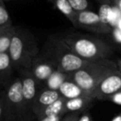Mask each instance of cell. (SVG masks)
I'll use <instances>...</instances> for the list:
<instances>
[{
	"mask_svg": "<svg viewBox=\"0 0 121 121\" xmlns=\"http://www.w3.org/2000/svg\"><path fill=\"white\" fill-rule=\"evenodd\" d=\"M68 47L85 61L110 59L113 55L112 47L96 36L81 33H69L62 37Z\"/></svg>",
	"mask_w": 121,
	"mask_h": 121,
	"instance_id": "obj_1",
	"label": "cell"
},
{
	"mask_svg": "<svg viewBox=\"0 0 121 121\" xmlns=\"http://www.w3.org/2000/svg\"><path fill=\"white\" fill-rule=\"evenodd\" d=\"M14 69L30 70L32 61L40 54L38 42L30 31L16 27L8 50Z\"/></svg>",
	"mask_w": 121,
	"mask_h": 121,
	"instance_id": "obj_2",
	"label": "cell"
},
{
	"mask_svg": "<svg viewBox=\"0 0 121 121\" xmlns=\"http://www.w3.org/2000/svg\"><path fill=\"white\" fill-rule=\"evenodd\" d=\"M116 69H118L116 61L111 59L91 61L80 70L69 74V78L88 95L93 97V93L100 81Z\"/></svg>",
	"mask_w": 121,
	"mask_h": 121,
	"instance_id": "obj_3",
	"label": "cell"
},
{
	"mask_svg": "<svg viewBox=\"0 0 121 121\" xmlns=\"http://www.w3.org/2000/svg\"><path fill=\"white\" fill-rule=\"evenodd\" d=\"M42 53L52 59L57 65L58 69L67 74L78 71L88 62L75 54L62 37L56 36H51L47 39Z\"/></svg>",
	"mask_w": 121,
	"mask_h": 121,
	"instance_id": "obj_4",
	"label": "cell"
},
{
	"mask_svg": "<svg viewBox=\"0 0 121 121\" xmlns=\"http://www.w3.org/2000/svg\"><path fill=\"white\" fill-rule=\"evenodd\" d=\"M6 92V113L3 121H18L27 113L20 77L12 79L4 88Z\"/></svg>",
	"mask_w": 121,
	"mask_h": 121,
	"instance_id": "obj_5",
	"label": "cell"
},
{
	"mask_svg": "<svg viewBox=\"0 0 121 121\" xmlns=\"http://www.w3.org/2000/svg\"><path fill=\"white\" fill-rule=\"evenodd\" d=\"M75 28L95 34H108L112 30L110 25L104 21L100 15L90 9L77 13Z\"/></svg>",
	"mask_w": 121,
	"mask_h": 121,
	"instance_id": "obj_6",
	"label": "cell"
},
{
	"mask_svg": "<svg viewBox=\"0 0 121 121\" xmlns=\"http://www.w3.org/2000/svg\"><path fill=\"white\" fill-rule=\"evenodd\" d=\"M121 91V71L118 69L109 73L97 86L93 93V98L107 100L112 95Z\"/></svg>",
	"mask_w": 121,
	"mask_h": 121,
	"instance_id": "obj_7",
	"label": "cell"
},
{
	"mask_svg": "<svg viewBox=\"0 0 121 121\" xmlns=\"http://www.w3.org/2000/svg\"><path fill=\"white\" fill-rule=\"evenodd\" d=\"M57 69V65L52 59L45 54L40 52L32 61L30 71L42 87V85Z\"/></svg>",
	"mask_w": 121,
	"mask_h": 121,
	"instance_id": "obj_8",
	"label": "cell"
},
{
	"mask_svg": "<svg viewBox=\"0 0 121 121\" xmlns=\"http://www.w3.org/2000/svg\"><path fill=\"white\" fill-rule=\"evenodd\" d=\"M18 71L20 74L19 77L22 81V93L25 99L26 106L27 111L31 112L32 105L41 88V86L35 80L30 70L22 69Z\"/></svg>",
	"mask_w": 121,
	"mask_h": 121,
	"instance_id": "obj_9",
	"label": "cell"
},
{
	"mask_svg": "<svg viewBox=\"0 0 121 121\" xmlns=\"http://www.w3.org/2000/svg\"><path fill=\"white\" fill-rule=\"evenodd\" d=\"M60 97L61 95L58 91H53L45 87H41L33 103L31 111L34 113V115H36L43 109L59 100Z\"/></svg>",
	"mask_w": 121,
	"mask_h": 121,
	"instance_id": "obj_10",
	"label": "cell"
},
{
	"mask_svg": "<svg viewBox=\"0 0 121 121\" xmlns=\"http://www.w3.org/2000/svg\"><path fill=\"white\" fill-rule=\"evenodd\" d=\"M95 99L91 96H81L78 98L66 100L64 110L65 114L80 112L82 113L88 110V109L92 105Z\"/></svg>",
	"mask_w": 121,
	"mask_h": 121,
	"instance_id": "obj_11",
	"label": "cell"
},
{
	"mask_svg": "<svg viewBox=\"0 0 121 121\" xmlns=\"http://www.w3.org/2000/svg\"><path fill=\"white\" fill-rule=\"evenodd\" d=\"M13 69V63L8 52L0 53V87L4 89L11 81Z\"/></svg>",
	"mask_w": 121,
	"mask_h": 121,
	"instance_id": "obj_12",
	"label": "cell"
},
{
	"mask_svg": "<svg viewBox=\"0 0 121 121\" xmlns=\"http://www.w3.org/2000/svg\"><path fill=\"white\" fill-rule=\"evenodd\" d=\"M59 92L60 93L61 96L65 98L66 100H70L81 96H90L70 78L66 80L63 83L59 89Z\"/></svg>",
	"mask_w": 121,
	"mask_h": 121,
	"instance_id": "obj_13",
	"label": "cell"
},
{
	"mask_svg": "<svg viewBox=\"0 0 121 121\" xmlns=\"http://www.w3.org/2000/svg\"><path fill=\"white\" fill-rule=\"evenodd\" d=\"M66 99L61 96L59 100L54 101L51 105H48L45 109L41 110L39 114L35 115L37 120L40 119L45 118V117L49 116H55V115H66L65 110H64V105H65Z\"/></svg>",
	"mask_w": 121,
	"mask_h": 121,
	"instance_id": "obj_14",
	"label": "cell"
},
{
	"mask_svg": "<svg viewBox=\"0 0 121 121\" xmlns=\"http://www.w3.org/2000/svg\"><path fill=\"white\" fill-rule=\"evenodd\" d=\"M69 78V74L64 73L60 70L57 69L53 72V74L49 76V79L42 85V87L59 91V89L62 86V84Z\"/></svg>",
	"mask_w": 121,
	"mask_h": 121,
	"instance_id": "obj_15",
	"label": "cell"
},
{
	"mask_svg": "<svg viewBox=\"0 0 121 121\" xmlns=\"http://www.w3.org/2000/svg\"><path fill=\"white\" fill-rule=\"evenodd\" d=\"M15 30L16 26L0 28V53L8 52Z\"/></svg>",
	"mask_w": 121,
	"mask_h": 121,
	"instance_id": "obj_16",
	"label": "cell"
},
{
	"mask_svg": "<svg viewBox=\"0 0 121 121\" xmlns=\"http://www.w3.org/2000/svg\"><path fill=\"white\" fill-rule=\"evenodd\" d=\"M53 2H54V6L59 9V11H60L75 27L78 12L73 9L69 1L68 0H53Z\"/></svg>",
	"mask_w": 121,
	"mask_h": 121,
	"instance_id": "obj_17",
	"label": "cell"
},
{
	"mask_svg": "<svg viewBox=\"0 0 121 121\" xmlns=\"http://www.w3.org/2000/svg\"><path fill=\"white\" fill-rule=\"evenodd\" d=\"M13 26L12 19L5 6L3 0H0V28Z\"/></svg>",
	"mask_w": 121,
	"mask_h": 121,
	"instance_id": "obj_18",
	"label": "cell"
},
{
	"mask_svg": "<svg viewBox=\"0 0 121 121\" xmlns=\"http://www.w3.org/2000/svg\"><path fill=\"white\" fill-rule=\"evenodd\" d=\"M76 12L89 10L90 3L88 0H68Z\"/></svg>",
	"mask_w": 121,
	"mask_h": 121,
	"instance_id": "obj_19",
	"label": "cell"
},
{
	"mask_svg": "<svg viewBox=\"0 0 121 121\" xmlns=\"http://www.w3.org/2000/svg\"><path fill=\"white\" fill-rule=\"evenodd\" d=\"M6 113V92L5 90H0V121L4 120Z\"/></svg>",
	"mask_w": 121,
	"mask_h": 121,
	"instance_id": "obj_20",
	"label": "cell"
},
{
	"mask_svg": "<svg viewBox=\"0 0 121 121\" xmlns=\"http://www.w3.org/2000/svg\"><path fill=\"white\" fill-rule=\"evenodd\" d=\"M82 113L80 112H73V113L66 114L61 121H78Z\"/></svg>",
	"mask_w": 121,
	"mask_h": 121,
	"instance_id": "obj_21",
	"label": "cell"
},
{
	"mask_svg": "<svg viewBox=\"0 0 121 121\" xmlns=\"http://www.w3.org/2000/svg\"><path fill=\"white\" fill-rule=\"evenodd\" d=\"M107 100L111 101L112 103L116 104L118 105H121V91L112 95L111 96H110L107 99Z\"/></svg>",
	"mask_w": 121,
	"mask_h": 121,
	"instance_id": "obj_22",
	"label": "cell"
},
{
	"mask_svg": "<svg viewBox=\"0 0 121 121\" xmlns=\"http://www.w3.org/2000/svg\"><path fill=\"white\" fill-rule=\"evenodd\" d=\"M78 121H92V118H91V115L90 114V112L88 110L82 112Z\"/></svg>",
	"mask_w": 121,
	"mask_h": 121,
	"instance_id": "obj_23",
	"label": "cell"
},
{
	"mask_svg": "<svg viewBox=\"0 0 121 121\" xmlns=\"http://www.w3.org/2000/svg\"><path fill=\"white\" fill-rule=\"evenodd\" d=\"M64 115H55V116H49V117H45V118L40 119L37 121H61L63 119V117L64 116Z\"/></svg>",
	"mask_w": 121,
	"mask_h": 121,
	"instance_id": "obj_24",
	"label": "cell"
},
{
	"mask_svg": "<svg viewBox=\"0 0 121 121\" xmlns=\"http://www.w3.org/2000/svg\"><path fill=\"white\" fill-rule=\"evenodd\" d=\"M18 121H37V119L35 117V115H34L33 112L31 111L27 113L24 117H22L21 120Z\"/></svg>",
	"mask_w": 121,
	"mask_h": 121,
	"instance_id": "obj_25",
	"label": "cell"
},
{
	"mask_svg": "<svg viewBox=\"0 0 121 121\" xmlns=\"http://www.w3.org/2000/svg\"><path fill=\"white\" fill-rule=\"evenodd\" d=\"M114 4L116 6V8L120 10L121 13V0H114Z\"/></svg>",
	"mask_w": 121,
	"mask_h": 121,
	"instance_id": "obj_26",
	"label": "cell"
},
{
	"mask_svg": "<svg viewBox=\"0 0 121 121\" xmlns=\"http://www.w3.org/2000/svg\"><path fill=\"white\" fill-rule=\"evenodd\" d=\"M97 1L103 3V4H110V3H114V0H97Z\"/></svg>",
	"mask_w": 121,
	"mask_h": 121,
	"instance_id": "obj_27",
	"label": "cell"
},
{
	"mask_svg": "<svg viewBox=\"0 0 121 121\" xmlns=\"http://www.w3.org/2000/svg\"><path fill=\"white\" fill-rule=\"evenodd\" d=\"M111 121H121V112L120 113H119L116 116L114 117L113 120H112Z\"/></svg>",
	"mask_w": 121,
	"mask_h": 121,
	"instance_id": "obj_28",
	"label": "cell"
},
{
	"mask_svg": "<svg viewBox=\"0 0 121 121\" xmlns=\"http://www.w3.org/2000/svg\"><path fill=\"white\" fill-rule=\"evenodd\" d=\"M116 63H117V68L120 71H121V59H118L116 61Z\"/></svg>",
	"mask_w": 121,
	"mask_h": 121,
	"instance_id": "obj_29",
	"label": "cell"
}]
</instances>
